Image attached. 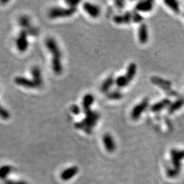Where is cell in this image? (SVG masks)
<instances>
[{
    "instance_id": "ba28073f",
    "label": "cell",
    "mask_w": 184,
    "mask_h": 184,
    "mask_svg": "<svg viewBox=\"0 0 184 184\" xmlns=\"http://www.w3.org/2000/svg\"><path fill=\"white\" fill-rule=\"evenodd\" d=\"M83 8L85 9V12L92 18H97L99 17L100 14V8L98 6L92 4V3H90L89 2H85L84 3Z\"/></svg>"
},
{
    "instance_id": "d6986e66",
    "label": "cell",
    "mask_w": 184,
    "mask_h": 184,
    "mask_svg": "<svg viewBox=\"0 0 184 184\" xmlns=\"http://www.w3.org/2000/svg\"><path fill=\"white\" fill-rule=\"evenodd\" d=\"M171 158L174 164L179 166V161L184 158V151H179L177 149H172L171 151Z\"/></svg>"
},
{
    "instance_id": "277c9868",
    "label": "cell",
    "mask_w": 184,
    "mask_h": 184,
    "mask_svg": "<svg viewBox=\"0 0 184 184\" xmlns=\"http://www.w3.org/2000/svg\"><path fill=\"white\" fill-rule=\"evenodd\" d=\"M151 82L152 83L154 84V85L160 87V88H162V89H164L166 92V94H169L170 95H172V96H176V95H177V92L171 89V83L170 81H168V80L153 76V77L151 78Z\"/></svg>"
},
{
    "instance_id": "83f0119b",
    "label": "cell",
    "mask_w": 184,
    "mask_h": 184,
    "mask_svg": "<svg viewBox=\"0 0 184 184\" xmlns=\"http://www.w3.org/2000/svg\"><path fill=\"white\" fill-rule=\"evenodd\" d=\"M70 110L72 113H74L75 115H78L80 113V109L77 105H72L70 107Z\"/></svg>"
},
{
    "instance_id": "5bb4252c",
    "label": "cell",
    "mask_w": 184,
    "mask_h": 184,
    "mask_svg": "<svg viewBox=\"0 0 184 184\" xmlns=\"http://www.w3.org/2000/svg\"><path fill=\"white\" fill-rule=\"evenodd\" d=\"M113 20L117 24H128L132 21V13L127 12L124 14L117 15Z\"/></svg>"
},
{
    "instance_id": "cb8c5ba5",
    "label": "cell",
    "mask_w": 184,
    "mask_h": 184,
    "mask_svg": "<svg viewBox=\"0 0 184 184\" xmlns=\"http://www.w3.org/2000/svg\"><path fill=\"white\" fill-rule=\"evenodd\" d=\"M166 4L170 8L171 10H173V12L175 13H180V8L177 2L176 1H165Z\"/></svg>"
},
{
    "instance_id": "8fae6325",
    "label": "cell",
    "mask_w": 184,
    "mask_h": 184,
    "mask_svg": "<svg viewBox=\"0 0 184 184\" xmlns=\"http://www.w3.org/2000/svg\"><path fill=\"white\" fill-rule=\"evenodd\" d=\"M19 23H20L21 26L23 27L24 28L28 30V32H27L28 33V34H30V35L32 36H36L38 34L37 30L31 26L28 17H27L26 16L21 17L20 20H19Z\"/></svg>"
},
{
    "instance_id": "7a4b0ae2",
    "label": "cell",
    "mask_w": 184,
    "mask_h": 184,
    "mask_svg": "<svg viewBox=\"0 0 184 184\" xmlns=\"http://www.w3.org/2000/svg\"><path fill=\"white\" fill-rule=\"evenodd\" d=\"M85 117L83 120L75 124V127L80 130H83L87 134H91L93 129L99 120V114L91 110L85 112Z\"/></svg>"
},
{
    "instance_id": "3957f363",
    "label": "cell",
    "mask_w": 184,
    "mask_h": 184,
    "mask_svg": "<svg viewBox=\"0 0 184 184\" xmlns=\"http://www.w3.org/2000/svg\"><path fill=\"white\" fill-rule=\"evenodd\" d=\"M76 12L74 8H53L49 12V17L50 18H58L69 17L73 15Z\"/></svg>"
},
{
    "instance_id": "9c48e42d",
    "label": "cell",
    "mask_w": 184,
    "mask_h": 184,
    "mask_svg": "<svg viewBox=\"0 0 184 184\" xmlns=\"http://www.w3.org/2000/svg\"><path fill=\"white\" fill-rule=\"evenodd\" d=\"M79 168L77 166H71L65 169L61 173V179L63 181H68L73 178L78 173Z\"/></svg>"
},
{
    "instance_id": "9a60e30c",
    "label": "cell",
    "mask_w": 184,
    "mask_h": 184,
    "mask_svg": "<svg viewBox=\"0 0 184 184\" xmlns=\"http://www.w3.org/2000/svg\"><path fill=\"white\" fill-rule=\"evenodd\" d=\"M139 40L142 44H145L149 39V33L147 25L143 23L141 24L139 29Z\"/></svg>"
},
{
    "instance_id": "6da1fadb",
    "label": "cell",
    "mask_w": 184,
    "mask_h": 184,
    "mask_svg": "<svg viewBox=\"0 0 184 184\" xmlns=\"http://www.w3.org/2000/svg\"><path fill=\"white\" fill-rule=\"evenodd\" d=\"M46 46L49 51L51 53L52 68L56 74H61L63 71V66L61 64V52L57 45L56 41L52 38H49L46 40Z\"/></svg>"
},
{
    "instance_id": "4fadbf2b",
    "label": "cell",
    "mask_w": 184,
    "mask_h": 184,
    "mask_svg": "<svg viewBox=\"0 0 184 184\" xmlns=\"http://www.w3.org/2000/svg\"><path fill=\"white\" fill-rule=\"evenodd\" d=\"M153 2L152 1H144L139 2L136 5V9L139 12L147 13L150 12L153 9Z\"/></svg>"
},
{
    "instance_id": "7c38bea8",
    "label": "cell",
    "mask_w": 184,
    "mask_h": 184,
    "mask_svg": "<svg viewBox=\"0 0 184 184\" xmlns=\"http://www.w3.org/2000/svg\"><path fill=\"white\" fill-rule=\"evenodd\" d=\"M171 105V101L169 99H163L158 102L155 103L151 107V110L153 113H158L162 110L164 109L167 108Z\"/></svg>"
},
{
    "instance_id": "30bf717a",
    "label": "cell",
    "mask_w": 184,
    "mask_h": 184,
    "mask_svg": "<svg viewBox=\"0 0 184 184\" xmlns=\"http://www.w3.org/2000/svg\"><path fill=\"white\" fill-rule=\"evenodd\" d=\"M103 143L105 145V149L109 152H113L115 149V143L113 139V137L111 136L109 134H106L104 136H103Z\"/></svg>"
},
{
    "instance_id": "d4e9b609",
    "label": "cell",
    "mask_w": 184,
    "mask_h": 184,
    "mask_svg": "<svg viewBox=\"0 0 184 184\" xmlns=\"http://www.w3.org/2000/svg\"><path fill=\"white\" fill-rule=\"evenodd\" d=\"M143 18L142 17L141 15L139 13H138L136 11H134V12L132 13V21L133 22L139 23L143 21Z\"/></svg>"
},
{
    "instance_id": "484cf974",
    "label": "cell",
    "mask_w": 184,
    "mask_h": 184,
    "mask_svg": "<svg viewBox=\"0 0 184 184\" xmlns=\"http://www.w3.org/2000/svg\"><path fill=\"white\" fill-rule=\"evenodd\" d=\"M10 167L8 166H3L2 168H0V177L3 178L6 177V176L8 175L9 172H10Z\"/></svg>"
},
{
    "instance_id": "52a82bcc",
    "label": "cell",
    "mask_w": 184,
    "mask_h": 184,
    "mask_svg": "<svg viewBox=\"0 0 184 184\" xmlns=\"http://www.w3.org/2000/svg\"><path fill=\"white\" fill-rule=\"evenodd\" d=\"M14 82L17 85L19 86L29 88V89H36V88H38L36 83L33 79L30 80L25 77H21V76H17V77L15 78Z\"/></svg>"
},
{
    "instance_id": "5b68a950",
    "label": "cell",
    "mask_w": 184,
    "mask_h": 184,
    "mask_svg": "<svg viewBox=\"0 0 184 184\" xmlns=\"http://www.w3.org/2000/svg\"><path fill=\"white\" fill-rule=\"evenodd\" d=\"M149 99L145 98L143 101H141L139 104H138L134 107L131 113V117L132 120H139L141 115L145 112V110L149 106Z\"/></svg>"
},
{
    "instance_id": "7402d4cb",
    "label": "cell",
    "mask_w": 184,
    "mask_h": 184,
    "mask_svg": "<svg viewBox=\"0 0 184 184\" xmlns=\"http://www.w3.org/2000/svg\"><path fill=\"white\" fill-rule=\"evenodd\" d=\"M130 82V81L128 79V78L126 77L125 75L118 76V77L115 79L116 85L120 88H123V87L128 86Z\"/></svg>"
},
{
    "instance_id": "603a6c76",
    "label": "cell",
    "mask_w": 184,
    "mask_h": 184,
    "mask_svg": "<svg viewBox=\"0 0 184 184\" xmlns=\"http://www.w3.org/2000/svg\"><path fill=\"white\" fill-rule=\"evenodd\" d=\"M106 95L107 98L110 100H118L121 99L123 97L122 94L118 90L109 91Z\"/></svg>"
},
{
    "instance_id": "ffe728a7",
    "label": "cell",
    "mask_w": 184,
    "mask_h": 184,
    "mask_svg": "<svg viewBox=\"0 0 184 184\" xmlns=\"http://www.w3.org/2000/svg\"><path fill=\"white\" fill-rule=\"evenodd\" d=\"M114 79L112 76H109L104 82L102 83L101 85V90L104 93H108L110 87H112L114 83Z\"/></svg>"
},
{
    "instance_id": "e0dca14e",
    "label": "cell",
    "mask_w": 184,
    "mask_h": 184,
    "mask_svg": "<svg viewBox=\"0 0 184 184\" xmlns=\"http://www.w3.org/2000/svg\"><path fill=\"white\" fill-rule=\"evenodd\" d=\"M94 102V97L93 95L90 94H86L85 96H84L83 99V109L84 112H87V111H89L91 110V106L93 105Z\"/></svg>"
},
{
    "instance_id": "f546056e",
    "label": "cell",
    "mask_w": 184,
    "mask_h": 184,
    "mask_svg": "<svg viewBox=\"0 0 184 184\" xmlns=\"http://www.w3.org/2000/svg\"><path fill=\"white\" fill-rule=\"evenodd\" d=\"M125 2L123 1H117L115 2V5L118 8H123L124 7Z\"/></svg>"
},
{
    "instance_id": "44dd1931",
    "label": "cell",
    "mask_w": 184,
    "mask_h": 184,
    "mask_svg": "<svg viewBox=\"0 0 184 184\" xmlns=\"http://www.w3.org/2000/svg\"><path fill=\"white\" fill-rule=\"evenodd\" d=\"M137 70V66L135 63L130 64L127 69V72H126L125 76L128 78V79L131 81V80L135 77V74H136Z\"/></svg>"
},
{
    "instance_id": "2e32d148",
    "label": "cell",
    "mask_w": 184,
    "mask_h": 184,
    "mask_svg": "<svg viewBox=\"0 0 184 184\" xmlns=\"http://www.w3.org/2000/svg\"><path fill=\"white\" fill-rule=\"evenodd\" d=\"M32 74L33 76V79L34 81H35L38 86V88L41 87L43 86V78H42V74H41V70L39 67L38 66H34L32 70Z\"/></svg>"
},
{
    "instance_id": "4316f807",
    "label": "cell",
    "mask_w": 184,
    "mask_h": 184,
    "mask_svg": "<svg viewBox=\"0 0 184 184\" xmlns=\"http://www.w3.org/2000/svg\"><path fill=\"white\" fill-rule=\"evenodd\" d=\"M0 117H2L3 119H5L7 120L10 117V114L8 111L0 106Z\"/></svg>"
},
{
    "instance_id": "f1b7e54d",
    "label": "cell",
    "mask_w": 184,
    "mask_h": 184,
    "mask_svg": "<svg viewBox=\"0 0 184 184\" xmlns=\"http://www.w3.org/2000/svg\"><path fill=\"white\" fill-rule=\"evenodd\" d=\"M66 3L69 6H70V8H76V6H77V5L80 3V2H79V1H67Z\"/></svg>"
},
{
    "instance_id": "ac0fdd59",
    "label": "cell",
    "mask_w": 184,
    "mask_h": 184,
    "mask_svg": "<svg viewBox=\"0 0 184 184\" xmlns=\"http://www.w3.org/2000/svg\"><path fill=\"white\" fill-rule=\"evenodd\" d=\"M184 105V98H180L177 100L171 103L168 108V112L170 114H172L175 113L176 111H177L179 109H180L181 107Z\"/></svg>"
},
{
    "instance_id": "8992f818",
    "label": "cell",
    "mask_w": 184,
    "mask_h": 184,
    "mask_svg": "<svg viewBox=\"0 0 184 184\" xmlns=\"http://www.w3.org/2000/svg\"><path fill=\"white\" fill-rule=\"evenodd\" d=\"M28 33L25 29L21 30L17 38L16 44L19 51L25 52L28 47Z\"/></svg>"
}]
</instances>
